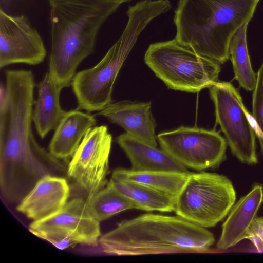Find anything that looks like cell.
<instances>
[{
  "label": "cell",
  "instance_id": "cell-21",
  "mask_svg": "<svg viewBox=\"0 0 263 263\" xmlns=\"http://www.w3.org/2000/svg\"><path fill=\"white\" fill-rule=\"evenodd\" d=\"M249 23L243 24L232 38L229 49L234 79L240 87L248 91L254 88L256 74L253 70L249 54L247 31Z\"/></svg>",
  "mask_w": 263,
  "mask_h": 263
},
{
  "label": "cell",
  "instance_id": "cell-8",
  "mask_svg": "<svg viewBox=\"0 0 263 263\" xmlns=\"http://www.w3.org/2000/svg\"><path fill=\"white\" fill-rule=\"evenodd\" d=\"M209 89L216 123L232 153L243 163L256 164V135L251 124L252 115L244 105L239 91L228 82H216Z\"/></svg>",
  "mask_w": 263,
  "mask_h": 263
},
{
  "label": "cell",
  "instance_id": "cell-5",
  "mask_svg": "<svg viewBox=\"0 0 263 263\" xmlns=\"http://www.w3.org/2000/svg\"><path fill=\"white\" fill-rule=\"evenodd\" d=\"M171 8L169 0H142L128 7V21L119 39L95 66L76 74L71 86L77 109L100 111L112 103L116 78L139 36L153 20Z\"/></svg>",
  "mask_w": 263,
  "mask_h": 263
},
{
  "label": "cell",
  "instance_id": "cell-13",
  "mask_svg": "<svg viewBox=\"0 0 263 263\" xmlns=\"http://www.w3.org/2000/svg\"><path fill=\"white\" fill-rule=\"evenodd\" d=\"M70 189L62 177L48 175L39 180L21 200L16 210L33 221L54 215L67 203Z\"/></svg>",
  "mask_w": 263,
  "mask_h": 263
},
{
  "label": "cell",
  "instance_id": "cell-4",
  "mask_svg": "<svg viewBox=\"0 0 263 263\" xmlns=\"http://www.w3.org/2000/svg\"><path fill=\"white\" fill-rule=\"evenodd\" d=\"M260 0H179L175 39L203 57L223 64L232 38L249 23Z\"/></svg>",
  "mask_w": 263,
  "mask_h": 263
},
{
  "label": "cell",
  "instance_id": "cell-2",
  "mask_svg": "<svg viewBox=\"0 0 263 263\" xmlns=\"http://www.w3.org/2000/svg\"><path fill=\"white\" fill-rule=\"evenodd\" d=\"M49 3L51 48L48 71L63 89L71 84L79 65L93 52L101 27L122 4L115 0Z\"/></svg>",
  "mask_w": 263,
  "mask_h": 263
},
{
  "label": "cell",
  "instance_id": "cell-22",
  "mask_svg": "<svg viewBox=\"0 0 263 263\" xmlns=\"http://www.w3.org/2000/svg\"><path fill=\"white\" fill-rule=\"evenodd\" d=\"M86 202L89 213L99 222L122 211L136 209L131 200L116 190L108 182L98 192L88 197Z\"/></svg>",
  "mask_w": 263,
  "mask_h": 263
},
{
  "label": "cell",
  "instance_id": "cell-11",
  "mask_svg": "<svg viewBox=\"0 0 263 263\" xmlns=\"http://www.w3.org/2000/svg\"><path fill=\"white\" fill-rule=\"evenodd\" d=\"M42 38L25 15L0 10V68L13 64L36 65L46 56Z\"/></svg>",
  "mask_w": 263,
  "mask_h": 263
},
{
  "label": "cell",
  "instance_id": "cell-16",
  "mask_svg": "<svg viewBox=\"0 0 263 263\" xmlns=\"http://www.w3.org/2000/svg\"><path fill=\"white\" fill-rule=\"evenodd\" d=\"M96 123L94 115L78 109L66 111L55 129L49 146V152L55 158L67 162L87 131Z\"/></svg>",
  "mask_w": 263,
  "mask_h": 263
},
{
  "label": "cell",
  "instance_id": "cell-18",
  "mask_svg": "<svg viewBox=\"0 0 263 263\" xmlns=\"http://www.w3.org/2000/svg\"><path fill=\"white\" fill-rule=\"evenodd\" d=\"M38 95L35 102L32 120L39 136L44 139L55 129L65 114L60 103L61 89L49 71L38 86Z\"/></svg>",
  "mask_w": 263,
  "mask_h": 263
},
{
  "label": "cell",
  "instance_id": "cell-17",
  "mask_svg": "<svg viewBox=\"0 0 263 263\" xmlns=\"http://www.w3.org/2000/svg\"><path fill=\"white\" fill-rule=\"evenodd\" d=\"M117 142L129 158L133 170L188 172L186 167L162 149L143 142L126 133L117 137Z\"/></svg>",
  "mask_w": 263,
  "mask_h": 263
},
{
  "label": "cell",
  "instance_id": "cell-23",
  "mask_svg": "<svg viewBox=\"0 0 263 263\" xmlns=\"http://www.w3.org/2000/svg\"><path fill=\"white\" fill-rule=\"evenodd\" d=\"M252 95V116L256 136L258 137L263 154V62L256 74V81Z\"/></svg>",
  "mask_w": 263,
  "mask_h": 263
},
{
  "label": "cell",
  "instance_id": "cell-20",
  "mask_svg": "<svg viewBox=\"0 0 263 263\" xmlns=\"http://www.w3.org/2000/svg\"><path fill=\"white\" fill-rule=\"evenodd\" d=\"M108 183L131 200L136 209L146 211L172 212L175 199L145 186L111 178Z\"/></svg>",
  "mask_w": 263,
  "mask_h": 263
},
{
  "label": "cell",
  "instance_id": "cell-25",
  "mask_svg": "<svg viewBox=\"0 0 263 263\" xmlns=\"http://www.w3.org/2000/svg\"><path fill=\"white\" fill-rule=\"evenodd\" d=\"M48 2H53V1H66V0H47ZM120 2L122 4L123 3L129 2L132 1V0H115Z\"/></svg>",
  "mask_w": 263,
  "mask_h": 263
},
{
  "label": "cell",
  "instance_id": "cell-3",
  "mask_svg": "<svg viewBox=\"0 0 263 263\" xmlns=\"http://www.w3.org/2000/svg\"><path fill=\"white\" fill-rule=\"evenodd\" d=\"M99 242L106 254L138 256L205 253L215 237L205 228L179 216L147 213L118 223Z\"/></svg>",
  "mask_w": 263,
  "mask_h": 263
},
{
  "label": "cell",
  "instance_id": "cell-15",
  "mask_svg": "<svg viewBox=\"0 0 263 263\" xmlns=\"http://www.w3.org/2000/svg\"><path fill=\"white\" fill-rule=\"evenodd\" d=\"M263 202V186L255 184L231 208L222 226L220 236L216 247L225 250L231 248L246 238L248 230L257 217Z\"/></svg>",
  "mask_w": 263,
  "mask_h": 263
},
{
  "label": "cell",
  "instance_id": "cell-9",
  "mask_svg": "<svg viewBox=\"0 0 263 263\" xmlns=\"http://www.w3.org/2000/svg\"><path fill=\"white\" fill-rule=\"evenodd\" d=\"M157 139L161 149L186 168H216L226 159L227 141L215 130L181 126Z\"/></svg>",
  "mask_w": 263,
  "mask_h": 263
},
{
  "label": "cell",
  "instance_id": "cell-10",
  "mask_svg": "<svg viewBox=\"0 0 263 263\" xmlns=\"http://www.w3.org/2000/svg\"><path fill=\"white\" fill-rule=\"evenodd\" d=\"M112 136L105 125L85 134L68 164L67 174L91 196L107 184Z\"/></svg>",
  "mask_w": 263,
  "mask_h": 263
},
{
  "label": "cell",
  "instance_id": "cell-6",
  "mask_svg": "<svg viewBox=\"0 0 263 263\" xmlns=\"http://www.w3.org/2000/svg\"><path fill=\"white\" fill-rule=\"evenodd\" d=\"M145 64L168 88L195 93L209 88L221 71L220 63L180 44L174 38L149 45Z\"/></svg>",
  "mask_w": 263,
  "mask_h": 263
},
{
  "label": "cell",
  "instance_id": "cell-24",
  "mask_svg": "<svg viewBox=\"0 0 263 263\" xmlns=\"http://www.w3.org/2000/svg\"><path fill=\"white\" fill-rule=\"evenodd\" d=\"M253 243L259 250L263 245V217H256L252 223L246 238Z\"/></svg>",
  "mask_w": 263,
  "mask_h": 263
},
{
  "label": "cell",
  "instance_id": "cell-7",
  "mask_svg": "<svg viewBox=\"0 0 263 263\" xmlns=\"http://www.w3.org/2000/svg\"><path fill=\"white\" fill-rule=\"evenodd\" d=\"M236 197L233 183L227 176L190 172L175 198L174 211L198 226L213 227L228 214Z\"/></svg>",
  "mask_w": 263,
  "mask_h": 263
},
{
  "label": "cell",
  "instance_id": "cell-14",
  "mask_svg": "<svg viewBox=\"0 0 263 263\" xmlns=\"http://www.w3.org/2000/svg\"><path fill=\"white\" fill-rule=\"evenodd\" d=\"M31 224L61 230L78 236L83 245L88 246L97 245L101 234L99 222L90 215L86 201L81 198L67 202L54 215Z\"/></svg>",
  "mask_w": 263,
  "mask_h": 263
},
{
  "label": "cell",
  "instance_id": "cell-26",
  "mask_svg": "<svg viewBox=\"0 0 263 263\" xmlns=\"http://www.w3.org/2000/svg\"><path fill=\"white\" fill-rule=\"evenodd\" d=\"M263 203V202H262Z\"/></svg>",
  "mask_w": 263,
  "mask_h": 263
},
{
  "label": "cell",
  "instance_id": "cell-12",
  "mask_svg": "<svg viewBox=\"0 0 263 263\" xmlns=\"http://www.w3.org/2000/svg\"><path fill=\"white\" fill-rule=\"evenodd\" d=\"M97 115L120 126L131 136L157 147L156 123L152 113L151 102L120 101L111 103L94 116Z\"/></svg>",
  "mask_w": 263,
  "mask_h": 263
},
{
  "label": "cell",
  "instance_id": "cell-19",
  "mask_svg": "<svg viewBox=\"0 0 263 263\" xmlns=\"http://www.w3.org/2000/svg\"><path fill=\"white\" fill-rule=\"evenodd\" d=\"M190 172L115 169L111 178L137 183L176 198L187 180Z\"/></svg>",
  "mask_w": 263,
  "mask_h": 263
},
{
  "label": "cell",
  "instance_id": "cell-1",
  "mask_svg": "<svg viewBox=\"0 0 263 263\" xmlns=\"http://www.w3.org/2000/svg\"><path fill=\"white\" fill-rule=\"evenodd\" d=\"M6 107H0V179L8 184L33 183L46 171L31 129L34 78L31 70H7Z\"/></svg>",
  "mask_w": 263,
  "mask_h": 263
}]
</instances>
